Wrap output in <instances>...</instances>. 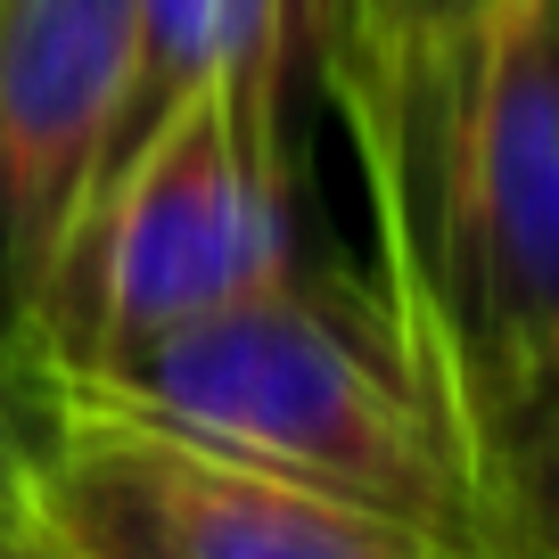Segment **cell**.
<instances>
[{"mask_svg": "<svg viewBox=\"0 0 559 559\" xmlns=\"http://www.w3.org/2000/svg\"><path fill=\"white\" fill-rule=\"evenodd\" d=\"M17 493L74 559H469L346 493L107 412H50Z\"/></svg>", "mask_w": 559, "mask_h": 559, "instance_id": "4", "label": "cell"}, {"mask_svg": "<svg viewBox=\"0 0 559 559\" xmlns=\"http://www.w3.org/2000/svg\"><path fill=\"white\" fill-rule=\"evenodd\" d=\"M288 272V148L247 140L223 83H198L99 174L50 272L25 386L107 370Z\"/></svg>", "mask_w": 559, "mask_h": 559, "instance_id": "3", "label": "cell"}, {"mask_svg": "<svg viewBox=\"0 0 559 559\" xmlns=\"http://www.w3.org/2000/svg\"><path fill=\"white\" fill-rule=\"evenodd\" d=\"M34 395L41 412H107L190 437L469 551V461L412 379L395 330L370 337V321L313 297L305 272L247 288L107 370L41 379Z\"/></svg>", "mask_w": 559, "mask_h": 559, "instance_id": "2", "label": "cell"}, {"mask_svg": "<svg viewBox=\"0 0 559 559\" xmlns=\"http://www.w3.org/2000/svg\"><path fill=\"white\" fill-rule=\"evenodd\" d=\"M386 272V330L469 461L559 379V0H486L453 50Z\"/></svg>", "mask_w": 559, "mask_h": 559, "instance_id": "1", "label": "cell"}, {"mask_svg": "<svg viewBox=\"0 0 559 559\" xmlns=\"http://www.w3.org/2000/svg\"><path fill=\"white\" fill-rule=\"evenodd\" d=\"M313 41L330 58V83L346 99L362 157L386 132V58H395V0H313Z\"/></svg>", "mask_w": 559, "mask_h": 559, "instance_id": "8", "label": "cell"}, {"mask_svg": "<svg viewBox=\"0 0 559 559\" xmlns=\"http://www.w3.org/2000/svg\"><path fill=\"white\" fill-rule=\"evenodd\" d=\"M0 559H74V551L34 519L25 493H0Z\"/></svg>", "mask_w": 559, "mask_h": 559, "instance_id": "9", "label": "cell"}, {"mask_svg": "<svg viewBox=\"0 0 559 559\" xmlns=\"http://www.w3.org/2000/svg\"><path fill=\"white\" fill-rule=\"evenodd\" d=\"M25 428L9 419V379H0V493H17V477H25Z\"/></svg>", "mask_w": 559, "mask_h": 559, "instance_id": "10", "label": "cell"}, {"mask_svg": "<svg viewBox=\"0 0 559 559\" xmlns=\"http://www.w3.org/2000/svg\"><path fill=\"white\" fill-rule=\"evenodd\" d=\"M140 0H0V379L25 386L50 272L123 148Z\"/></svg>", "mask_w": 559, "mask_h": 559, "instance_id": "5", "label": "cell"}, {"mask_svg": "<svg viewBox=\"0 0 559 559\" xmlns=\"http://www.w3.org/2000/svg\"><path fill=\"white\" fill-rule=\"evenodd\" d=\"M214 67H223V0H140V74H132L123 148H132L181 91L214 83Z\"/></svg>", "mask_w": 559, "mask_h": 559, "instance_id": "7", "label": "cell"}, {"mask_svg": "<svg viewBox=\"0 0 559 559\" xmlns=\"http://www.w3.org/2000/svg\"><path fill=\"white\" fill-rule=\"evenodd\" d=\"M486 17V0H395V58H386V132L370 148V190H379L386 255L412 230L419 198V157H428V116H437V83L453 67V50L469 41V25Z\"/></svg>", "mask_w": 559, "mask_h": 559, "instance_id": "6", "label": "cell"}]
</instances>
